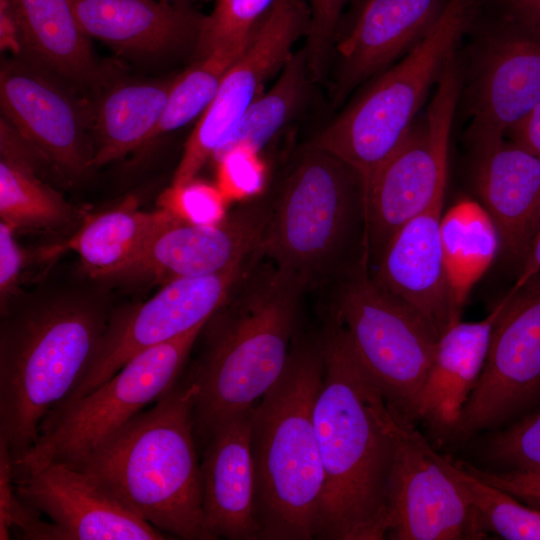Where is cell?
<instances>
[{"mask_svg": "<svg viewBox=\"0 0 540 540\" xmlns=\"http://www.w3.org/2000/svg\"><path fill=\"white\" fill-rule=\"evenodd\" d=\"M321 332L324 370L314 424L324 482L316 539L381 540L388 530L395 414L328 312Z\"/></svg>", "mask_w": 540, "mask_h": 540, "instance_id": "6da1fadb", "label": "cell"}, {"mask_svg": "<svg viewBox=\"0 0 540 540\" xmlns=\"http://www.w3.org/2000/svg\"><path fill=\"white\" fill-rule=\"evenodd\" d=\"M255 257L201 331L202 352L188 371L198 386L193 420L203 448L223 422L253 407L284 372L302 298L296 276Z\"/></svg>", "mask_w": 540, "mask_h": 540, "instance_id": "7a4b0ae2", "label": "cell"}, {"mask_svg": "<svg viewBox=\"0 0 540 540\" xmlns=\"http://www.w3.org/2000/svg\"><path fill=\"white\" fill-rule=\"evenodd\" d=\"M197 392L183 372L153 407L67 463L170 539L214 540L202 509L193 420Z\"/></svg>", "mask_w": 540, "mask_h": 540, "instance_id": "3957f363", "label": "cell"}, {"mask_svg": "<svg viewBox=\"0 0 540 540\" xmlns=\"http://www.w3.org/2000/svg\"><path fill=\"white\" fill-rule=\"evenodd\" d=\"M111 311L98 297L61 293L17 297L1 314L0 440L13 461L86 375Z\"/></svg>", "mask_w": 540, "mask_h": 540, "instance_id": "277c9868", "label": "cell"}, {"mask_svg": "<svg viewBox=\"0 0 540 540\" xmlns=\"http://www.w3.org/2000/svg\"><path fill=\"white\" fill-rule=\"evenodd\" d=\"M321 329L294 338L286 368L254 406L251 451L261 540L316 539L323 468L314 424Z\"/></svg>", "mask_w": 540, "mask_h": 540, "instance_id": "5b68a950", "label": "cell"}, {"mask_svg": "<svg viewBox=\"0 0 540 540\" xmlns=\"http://www.w3.org/2000/svg\"><path fill=\"white\" fill-rule=\"evenodd\" d=\"M261 253L310 289H326L368 256L361 175L307 147L273 195Z\"/></svg>", "mask_w": 540, "mask_h": 540, "instance_id": "8992f818", "label": "cell"}, {"mask_svg": "<svg viewBox=\"0 0 540 540\" xmlns=\"http://www.w3.org/2000/svg\"><path fill=\"white\" fill-rule=\"evenodd\" d=\"M485 2L448 0L428 32L308 145L345 161L365 187L406 139Z\"/></svg>", "mask_w": 540, "mask_h": 540, "instance_id": "52a82bcc", "label": "cell"}, {"mask_svg": "<svg viewBox=\"0 0 540 540\" xmlns=\"http://www.w3.org/2000/svg\"><path fill=\"white\" fill-rule=\"evenodd\" d=\"M325 290L331 314L402 422L414 425L439 335L414 308L373 278L368 256Z\"/></svg>", "mask_w": 540, "mask_h": 540, "instance_id": "ba28073f", "label": "cell"}, {"mask_svg": "<svg viewBox=\"0 0 540 540\" xmlns=\"http://www.w3.org/2000/svg\"><path fill=\"white\" fill-rule=\"evenodd\" d=\"M204 325L138 353L99 387L53 409L35 444L13 461L14 475L76 460L156 402L183 374Z\"/></svg>", "mask_w": 540, "mask_h": 540, "instance_id": "9c48e42d", "label": "cell"}, {"mask_svg": "<svg viewBox=\"0 0 540 540\" xmlns=\"http://www.w3.org/2000/svg\"><path fill=\"white\" fill-rule=\"evenodd\" d=\"M461 75L454 56L421 117L365 185L366 248L375 266L393 235L445 196L448 150Z\"/></svg>", "mask_w": 540, "mask_h": 540, "instance_id": "30bf717a", "label": "cell"}, {"mask_svg": "<svg viewBox=\"0 0 540 540\" xmlns=\"http://www.w3.org/2000/svg\"><path fill=\"white\" fill-rule=\"evenodd\" d=\"M483 371L451 438L499 429L540 403V274L505 295Z\"/></svg>", "mask_w": 540, "mask_h": 540, "instance_id": "8fae6325", "label": "cell"}, {"mask_svg": "<svg viewBox=\"0 0 540 540\" xmlns=\"http://www.w3.org/2000/svg\"><path fill=\"white\" fill-rule=\"evenodd\" d=\"M309 24L310 9L305 0L274 2L201 114L185 144L172 187H181L195 179L248 107L263 93L266 82L281 71L295 43L306 37Z\"/></svg>", "mask_w": 540, "mask_h": 540, "instance_id": "7c38bea8", "label": "cell"}, {"mask_svg": "<svg viewBox=\"0 0 540 540\" xmlns=\"http://www.w3.org/2000/svg\"><path fill=\"white\" fill-rule=\"evenodd\" d=\"M394 456L388 484V530L393 540H479L480 518L414 425L392 424Z\"/></svg>", "mask_w": 540, "mask_h": 540, "instance_id": "4fadbf2b", "label": "cell"}, {"mask_svg": "<svg viewBox=\"0 0 540 540\" xmlns=\"http://www.w3.org/2000/svg\"><path fill=\"white\" fill-rule=\"evenodd\" d=\"M252 259L217 274L170 281L147 301L112 310L90 368L63 403L99 387L138 353L206 323Z\"/></svg>", "mask_w": 540, "mask_h": 540, "instance_id": "5bb4252c", "label": "cell"}, {"mask_svg": "<svg viewBox=\"0 0 540 540\" xmlns=\"http://www.w3.org/2000/svg\"><path fill=\"white\" fill-rule=\"evenodd\" d=\"M51 76L27 60L2 65V117L58 171L79 178L92 169L91 113L86 112Z\"/></svg>", "mask_w": 540, "mask_h": 540, "instance_id": "9a60e30c", "label": "cell"}, {"mask_svg": "<svg viewBox=\"0 0 540 540\" xmlns=\"http://www.w3.org/2000/svg\"><path fill=\"white\" fill-rule=\"evenodd\" d=\"M272 205L273 195L259 196L213 224L178 218L155 234L125 275L166 284L241 265L261 254Z\"/></svg>", "mask_w": 540, "mask_h": 540, "instance_id": "2e32d148", "label": "cell"}, {"mask_svg": "<svg viewBox=\"0 0 540 540\" xmlns=\"http://www.w3.org/2000/svg\"><path fill=\"white\" fill-rule=\"evenodd\" d=\"M18 497L46 514L59 540H163L167 535L82 471L60 461L14 475Z\"/></svg>", "mask_w": 540, "mask_h": 540, "instance_id": "e0dca14e", "label": "cell"}, {"mask_svg": "<svg viewBox=\"0 0 540 540\" xmlns=\"http://www.w3.org/2000/svg\"><path fill=\"white\" fill-rule=\"evenodd\" d=\"M497 19L471 84L473 141L506 136L540 103V36Z\"/></svg>", "mask_w": 540, "mask_h": 540, "instance_id": "ac0fdd59", "label": "cell"}, {"mask_svg": "<svg viewBox=\"0 0 540 540\" xmlns=\"http://www.w3.org/2000/svg\"><path fill=\"white\" fill-rule=\"evenodd\" d=\"M473 143L478 201L499 232L501 254L520 267L540 230V157L507 136Z\"/></svg>", "mask_w": 540, "mask_h": 540, "instance_id": "d6986e66", "label": "cell"}, {"mask_svg": "<svg viewBox=\"0 0 540 540\" xmlns=\"http://www.w3.org/2000/svg\"><path fill=\"white\" fill-rule=\"evenodd\" d=\"M444 200L440 197L400 227L370 270L383 289L419 312L439 337L461 320L443 260Z\"/></svg>", "mask_w": 540, "mask_h": 540, "instance_id": "ffe728a7", "label": "cell"}, {"mask_svg": "<svg viewBox=\"0 0 540 540\" xmlns=\"http://www.w3.org/2000/svg\"><path fill=\"white\" fill-rule=\"evenodd\" d=\"M84 32L121 55L194 54L205 18L198 0H71Z\"/></svg>", "mask_w": 540, "mask_h": 540, "instance_id": "44dd1931", "label": "cell"}, {"mask_svg": "<svg viewBox=\"0 0 540 540\" xmlns=\"http://www.w3.org/2000/svg\"><path fill=\"white\" fill-rule=\"evenodd\" d=\"M254 406L219 425L203 446L202 509L214 540L260 539L251 451Z\"/></svg>", "mask_w": 540, "mask_h": 540, "instance_id": "7402d4cb", "label": "cell"}, {"mask_svg": "<svg viewBox=\"0 0 540 540\" xmlns=\"http://www.w3.org/2000/svg\"><path fill=\"white\" fill-rule=\"evenodd\" d=\"M448 0H368L336 45L334 101L404 56L431 28Z\"/></svg>", "mask_w": 540, "mask_h": 540, "instance_id": "603a6c76", "label": "cell"}, {"mask_svg": "<svg viewBox=\"0 0 540 540\" xmlns=\"http://www.w3.org/2000/svg\"><path fill=\"white\" fill-rule=\"evenodd\" d=\"M505 302L503 296L483 319L459 320L440 335L418 406V419L437 436L452 437L483 371Z\"/></svg>", "mask_w": 540, "mask_h": 540, "instance_id": "cb8c5ba5", "label": "cell"}, {"mask_svg": "<svg viewBox=\"0 0 540 540\" xmlns=\"http://www.w3.org/2000/svg\"><path fill=\"white\" fill-rule=\"evenodd\" d=\"M27 61L65 81L92 86L101 76L71 0H4Z\"/></svg>", "mask_w": 540, "mask_h": 540, "instance_id": "d4e9b609", "label": "cell"}, {"mask_svg": "<svg viewBox=\"0 0 540 540\" xmlns=\"http://www.w3.org/2000/svg\"><path fill=\"white\" fill-rule=\"evenodd\" d=\"M178 218L161 207L140 210L130 199L89 217L59 249L74 251L94 279L124 276L155 234Z\"/></svg>", "mask_w": 540, "mask_h": 540, "instance_id": "484cf974", "label": "cell"}, {"mask_svg": "<svg viewBox=\"0 0 540 540\" xmlns=\"http://www.w3.org/2000/svg\"><path fill=\"white\" fill-rule=\"evenodd\" d=\"M174 80L122 82L99 98L91 113L92 168L148 145Z\"/></svg>", "mask_w": 540, "mask_h": 540, "instance_id": "4316f807", "label": "cell"}, {"mask_svg": "<svg viewBox=\"0 0 540 540\" xmlns=\"http://www.w3.org/2000/svg\"><path fill=\"white\" fill-rule=\"evenodd\" d=\"M441 242L447 280L462 312L471 288L501 254L500 235L479 201L461 198L443 212Z\"/></svg>", "mask_w": 540, "mask_h": 540, "instance_id": "83f0119b", "label": "cell"}, {"mask_svg": "<svg viewBox=\"0 0 540 540\" xmlns=\"http://www.w3.org/2000/svg\"><path fill=\"white\" fill-rule=\"evenodd\" d=\"M312 83L303 47L292 53L274 85L252 102L212 158L218 163L234 150L258 154L299 111Z\"/></svg>", "mask_w": 540, "mask_h": 540, "instance_id": "f1b7e54d", "label": "cell"}, {"mask_svg": "<svg viewBox=\"0 0 540 540\" xmlns=\"http://www.w3.org/2000/svg\"><path fill=\"white\" fill-rule=\"evenodd\" d=\"M75 211L41 181L28 161L1 155L0 217L18 228H54L69 223Z\"/></svg>", "mask_w": 540, "mask_h": 540, "instance_id": "f546056e", "label": "cell"}, {"mask_svg": "<svg viewBox=\"0 0 540 540\" xmlns=\"http://www.w3.org/2000/svg\"><path fill=\"white\" fill-rule=\"evenodd\" d=\"M248 43L217 48L208 55L196 59L188 69L175 77L163 113L149 143L185 126L205 111L225 74Z\"/></svg>", "mask_w": 540, "mask_h": 540, "instance_id": "4dcf8cb0", "label": "cell"}, {"mask_svg": "<svg viewBox=\"0 0 540 540\" xmlns=\"http://www.w3.org/2000/svg\"><path fill=\"white\" fill-rule=\"evenodd\" d=\"M443 464L476 510L488 534L507 540H540V509L484 482L444 457Z\"/></svg>", "mask_w": 540, "mask_h": 540, "instance_id": "1f68e13d", "label": "cell"}, {"mask_svg": "<svg viewBox=\"0 0 540 540\" xmlns=\"http://www.w3.org/2000/svg\"><path fill=\"white\" fill-rule=\"evenodd\" d=\"M275 1L215 0L212 11L205 15L194 58L220 47L246 44Z\"/></svg>", "mask_w": 540, "mask_h": 540, "instance_id": "d6a6232c", "label": "cell"}, {"mask_svg": "<svg viewBox=\"0 0 540 540\" xmlns=\"http://www.w3.org/2000/svg\"><path fill=\"white\" fill-rule=\"evenodd\" d=\"M486 458L496 470L540 468V403L522 417L493 434Z\"/></svg>", "mask_w": 540, "mask_h": 540, "instance_id": "836d02e7", "label": "cell"}, {"mask_svg": "<svg viewBox=\"0 0 540 540\" xmlns=\"http://www.w3.org/2000/svg\"><path fill=\"white\" fill-rule=\"evenodd\" d=\"M310 24L304 45L311 77L318 82L326 76L343 9L348 0H305Z\"/></svg>", "mask_w": 540, "mask_h": 540, "instance_id": "e575fe53", "label": "cell"}, {"mask_svg": "<svg viewBox=\"0 0 540 540\" xmlns=\"http://www.w3.org/2000/svg\"><path fill=\"white\" fill-rule=\"evenodd\" d=\"M159 206L180 219L195 224H213L223 216V194L195 179L181 187H170L159 197Z\"/></svg>", "mask_w": 540, "mask_h": 540, "instance_id": "d590c367", "label": "cell"}, {"mask_svg": "<svg viewBox=\"0 0 540 540\" xmlns=\"http://www.w3.org/2000/svg\"><path fill=\"white\" fill-rule=\"evenodd\" d=\"M457 465L521 502L540 509V468L532 470H483L465 461Z\"/></svg>", "mask_w": 540, "mask_h": 540, "instance_id": "8d00e7d4", "label": "cell"}, {"mask_svg": "<svg viewBox=\"0 0 540 540\" xmlns=\"http://www.w3.org/2000/svg\"><path fill=\"white\" fill-rule=\"evenodd\" d=\"M222 194H252L260 188L262 170L257 154L234 150L218 162Z\"/></svg>", "mask_w": 540, "mask_h": 540, "instance_id": "74e56055", "label": "cell"}, {"mask_svg": "<svg viewBox=\"0 0 540 540\" xmlns=\"http://www.w3.org/2000/svg\"><path fill=\"white\" fill-rule=\"evenodd\" d=\"M16 228L0 221V309L5 312L16 298L23 254L15 237Z\"/></svg>", "mask_w": 540, "mask_h": 540, "instance_id": "f35d334b", "label": "cell"}, {"mask_svg": "<svg viewBox=\"0 0 540 540\" xmlns=\"http://www.w3.org/2000/svg\"><path fill=\"white\" fill-rule=\"evenodd\" d=\"M497 18L540 36V0H486Z\"/></svg>", "mask_w": 540, "mask_h": 540, "instance_id": "ab89813d", "label": "cell"}, {"mask_svg": "<svg viewBox=\"0 0 540 540\" xmlns=\"http://www.w3.org/2000/svg\"><path fill=\"white\" fill-rule=\"evenodd\" d=\"M17 500L13 459L7 444L0 440V539L10 537L11 514Z\"/></svg>", "mask_w": 540, "mask_h": 540, "instance_id": "60d3db41", "label": "cell"}, {"mask_svg": "<svg viewBox=\"0 0 540 540\" xmlns=\"http://www.w3.org/2000/svg\"><path fill=\"white\" fill-rule=\"evenodd\" d=\"M540 157V103L506 135Z\"/></svg>", "mask_w": 540, "mask_h": 540, "instance_id": "b9f144b4", "label": "cell"}, {"mask_svg": "<svg viewBox=\"0 0 540 540\" xmlns=\"http://www.w3.org/2000/svg\"><path fill=\"white\" fill-rule=\"evenodd\" d=\"M540 274V230L534 237L523 263L520 272L510 291H515L532 277Z\"/></svg>", "mask_w": 540, "mask_h": 540, "instance_id": "7bdbcfd3", "label": "cell"}, {"mask_svg": "<svg viewBox=\"0 0 540 540\" xmlns=\"http://www.w3.org/2000/svg\"><path fill=\"white\" fill-rule=\"evenodd\" d=\"M160 1H163V2H168V1H170V0H160Z\"/></svg>", "mask_w": 540, "mask_h": 540, "instance_id": "ee69618b", "label": "cell"}]
</instances>
